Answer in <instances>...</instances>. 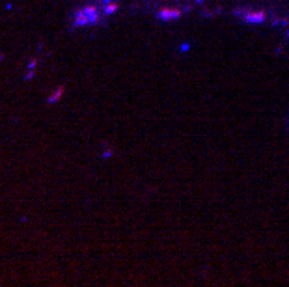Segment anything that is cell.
I'll return each mask as SVG.
<instances>
[{"label":"cell","instance_id":"2","mask_svg":"<svg viewBox=\"0 0 289 287\" xmlns=\"http://www.w3.org/2000/svg\"><path fill=\"white\" fill-rule=\"evenodd\" d=\"M287 34H289V32H287Z\"/></svg>","mask_w":289,"mask_h":287},{"label":"cell","instance_id":"1","mask_svg":"<svg viewBox=\"0 0 289 287\" xmlns=\"http://www.w3.org/2000/svg\"><path fill=\"white\" fill-rule=\"evenodd\" d=\"M244 19H246L248 23H263V21H265V13H263V11H257V13L254 11V13L246 15Z\"/></svg>","mask_w":289,"mask_h":287}]
</instances>
